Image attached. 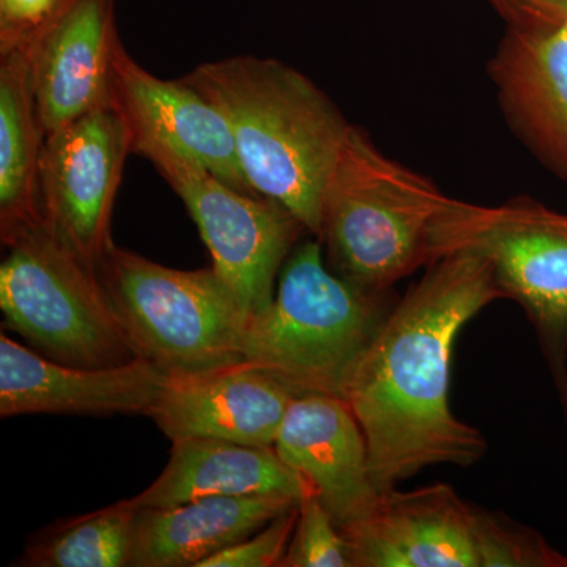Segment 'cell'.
Here are the masks:
<instances>
[{"mask_svg":"<svg viewBox=\"0 0 567 567\" xmlns=\"http://www.w3.org/2000/svg\"><path fill=\"white\" fill-rule=\"evenodd\" d=\"M134 155L148 159L181 197L210 251L212 267L249 319L264 315L287 257L308 233L303 224L281 205L240 192L173 148L147 144Z\"/></svg>","mask_w":567,"mask_h":567,"instance_id":"9c48e42d","label":"cell"},{"mask_svg":"<svg viewBox=\"0 0 567 567\" xmlns=\"http://www.w3.org/2000/svg\"><path fill=\"white\" fill-rule=\"evenodd\" d=\"M183 81L227 118L249 189L320 234L327 183L352 123L315 82L276 59L200 63Z\"/></svg>","mask_w":567,"mask_h":567,"instance_id":"7a4b0ae2","label":"cell"},{"mask_svg":"<svg viewBox=\"0 0 567 567\" xmlns=\"http://www.w3.org/2000/svg\"><path fill=\"white\" fill-rule=\"evenodd\" d=\"M491 3L509 28L563 20L567 13V0H491Z\"/></svg>","mask_w":567,"mask_h":567,"instance_id":"cb8c5ba5","label":"cell"},{"mask_svg":"<svg viewBox=\"0 0 567 567\" xmlns=\"http://www.w3.org/2000/svg\"><path fill=\"white\" fill-rule=\"evenodd\" d=\"M559 401H561L563 413H565L566 417V427H567V383H563V385L557 386Z\"/></svg>","mask_w":567,"mask_h":567,"instance_id":"d4e9b609","label":"cell"},{"mask_svg":"<svg viewBox=\"0 0 567 567\" xmlns=\"http://www.w3.org/2000/svg\"><path fill=\"white\" fill-rule=\"evenodd\" d=\"M289 496H204L137 509L130 567H199L298 506Z\"/></svg>","mask_w":567,"mask_h":567,"instance_id":"e0dca14e","label":"cell"},{"mask_svg":"<svg viewBox=\"0 0 567 567\" xmlns=\"http://www.w3.org/2000/svg\"><path fill=\"white\" fill-rule=\"evenodd\" d=\"M132 137L114 103L96 107L44 140L41 215L52 233L99 274L112 244L111 219Z\"/></svg>","mask_w":567,"mask_h":567,"instance_id":"30bf717a","label":"cell"},{"mask_svg":"<svg viewBox=\"0 0 567 567\" xmlns=\"http://www.w3.org/2000/svg\"><path fill=\"white\" fill-rule=\"evenodd\" d=\"M62 0H0V51L24 48Z\"/></svg>","mask_w":567,"mask_h":567,"instance_id":"603a6c76","label":"cell"},{"mask_svg":"<svg viewBox=\"0 0 567 567\" xmlns=\"http://www.w3.org/2000/svg\"><path fill=\"white\" fill-rule=\"evenodd\" d=\"M121 47L115 0H62L24 47L47 134L112 103Z\"/></svg>","mask_w":567,"mask_h":567,"instance_id":"8fae6325","label":"cell"},{"mask_svg":"<svg viewBox=\"0 0 567 567\" xmlns=\"http://www.w3.org/2000/svg\"><path fill=\"white\" fill-rule=\"evenodd\" d=\"M274 447L284 464L308 481L339 528L363 520L379 505L383 494L372 477L368 443L344 399L297 395Z\"/></svg>","mask_w":567,"mask_h":567,"instance_id":"9a60e30c","label":"cell"},{"mask_svg":"<svg viewBox=\"0 0 567 567\" xmlns=\"http://www.w3.org/2000/svg\"><path fill=\"white\" fill-rule=\"evenodd\" d=\"M390 311L388 293L364 292L336 275L315 237L287 257L270 308L248 319L240 360L295 395L342 398Z\"/></svg>","mask_w":567,"mask_h":567,"instance_id":"277c9868","label":"cell"},{"mask_svg":"<svg viewBox=\"0 0 567 567\" xmlns=\"http://www.w3.org/2000/svg\"><path fill=\"white\" fill-rule=\"evenodd\" d=\"M453 197L350 128L327 183L319 240L328 267L369 293L435 262L436 224Z\"/></svg>","mask_w":567,"mask_h":567,"instance_id":"3957f363","label":"cell"},{"mask_svg":"<svg viewBox=\"0 0 567 567\" xmlns=\"http://www.w3.org/2000/svg\"><path fill=\"white\" fill-rule=\"evenodd\" d=\"M6 246L0 265L3 328L59 363L114 368L140 358L99 274L44 219Z\"/></svg>","mask_w":567,"mask_h":567,"instance_id":"5b68a950","label":"cell"},{"mask_svg":"<svg viewBox=\"0 0 567 567\" xmlns=\"http://www.w3.org/2000/svg\"><path fill=\"white\" fill-rule=\"evenodd\" d=\"M498 298L483 256L447 254L391 308L354 365L342 399L382 494L425 466L475 465L487 453L484 435L451 410V361L462 328Z\"/></svg>","mask_w":567,"mask_h":567,"instance_id":"6da1fadb","label":"cell"},{"mask_svg":"<svg viewBox=\"0 0 567 567\" xmlns=\"http://www.w3.org/2000/svg\"><path fill=\"white\" fill-rule=\"evenodd\" d=\"M44 132L24 48L0 51V237L6 246L43 221Z\"/></svg>","mask_w":567,"mask_h":567,"instance_id":"d6986e66","label":"cell"},{"mask_svg":"<svg viewBox=\"0 0 567 567\" xmlns=\"http://www.w3.org/2000/svg\"><path fill=\"white\" fill-rule=\"evenodd\" d=\"M298 520V506L259 532L205 559L199 567H279Z\"/></svg>","mask_w":567,"mask_h":567,"instance_id":"7402d4cb","label":"cell"},{"mask_svg":"<svg viewBox=\"0 0 567 567\" xmlns=\"http://www.w3.org/2000/svg\"><path fill=\"white\" fill-rule=\"evenodd\" d=\"M315 494L303 476L276 454L215 439L174 440L169 462L151 487L134 496L137 509H163L204 496H289L300 502Z\"/></svg>","mask_w":567,"mask_h":567,"instance_id":"ac0fdd59","label":"cell"},{"mask_svg":"<svg viewBox=\"0 0 567 567\" xmlns=\"http://www.w3.org/2000/svg\"><path fill=\"white\" fill-rule=\"evenodd\" d=\"M295 398L274 375L238 361L192 374L166 375L147 416L171 442L215 439L274 446Z\"/></svg>","mask_w":567,"mask_h":567,"instance_id":"5bb4252c","label":"cell"},{"mask_svg":"<svg viewBox=\"0 0 567 567\" xmlns=\"http://www.w3.org/2000/svg\"><path fill=\"white\" fill-rule=\"evenodd\" d=\"M134 499L66 518L35 535L17 563L25 567H130Z\"/></svg>","mask_w":567,"mask_h":567,"instance_id":"ffe728a7","label":"cell"},{"mask_svg":"<svg viewBox=\"0 0 567 567\" xmlns=\"http://www.w3.org/2000/svg\"><path fill=\"white\" fill-rule=\"evenodd\" d=\"M473 251L491 264L503 298L522 306L555 386L567 382V215L532 197L498 207L453 199L436 224L434 257Z\"/></svg>","mask_w":567,"mask_h":567,"instance_id":"ba28073f","label":"cell"},{"mask_svg":"<svg viewBox=\"0 0 567 567\" xmlns=\"http://www.w3.org/2000/svg\"><path fill=\"white\" fill-rule=\"evenodd\" d=\"M279 567H354L349 540L316 494L298 503L297 525Z\"/></svg>","mask_w":567,"mask_h":567,"instance_id":"44dd1931","label":"cell"},{"mask_svg":"<svg viewBox=\"0 0 567 567\" xmlns=\"http://www.w3.org/2000/svg\"><path fill=\"white\" fill-rule=\"evenodd\" d=\"M114 69L112 103L128 126L133 153L142 145H163L240 192L252 193L238 162L229 122L203 93L183 80H159L134 61L123 44Z\"/></svg>","mask_w":567,"mask_h":567,"instance_id":"2e32d148","label":"cell"},{"mask_svg":"<svg viewBox=\"0 0 567 567\" xmlns=\"http://www.w3.org/2000/svg\"><path fill=\"white\" fill-rule=\"evenodd\" d=\"M566 20H567V13H566Z\"/></svg>","mask_w":567,"mask_h":567,"instance_id":"484cf974","label":"cell"},{"mask_svg":"<svg viewBox=\"0 0 567 567\" xmlns=\"http://www.w3.org/2000/svg\"><path fill=\"white\" fill-rule=\"evenodd\" d=\"M99 276L137 357L164 374L241 361L249 317L215 268L177 270L114 245Z\"/></svg>","mask_w":567,"mask_h":567,"instance_id":"8992f818","label":"cell"},{"mask_svg":"<svg viewBox=\"0 0 567 567\" xmlns=\"http://www.w3.org/2000/svg\"><path fill=\"white\" fill-rule=\"evenodd\" d=\"M166 374L151 361L114 368L59 363L0 336V416L148 415Z\"/></svg>","mask_w":567,"mask_h":567,"instance_id":"7c38bea8","label":"cell"},{"mask_svg":"<svg viewBox=\"0 0 567 567\" xmlns=\"http://www.w3.org/2000/svg\"><path fill=\"white\" fill-rule=\"evenodd\" d=\"M341 529L354 567H567L536 529L465 502L450 484L391 488Z\"/></svg>","mask_w":567,"mask_h":567,"instance_id":"52a82bcc","label":"cell"},{"mask_svg":"<svg viewBox=\"0 0 567 567\" xmlns=\"http://www.w3.org/2000/svg\"><path fill=\"white\" fill-rule=\"evenodd\" d=\"M507 126L567 182V20L509 28L487 65Z\"/></svg>","mask_w":567,"mask_h":567,"instance_id":"4fadbf2b","label":"cell"}]
</instances>
